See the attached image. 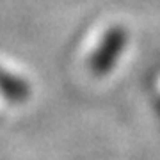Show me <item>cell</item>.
Segmentation results:
<instances>
[{"mask_svg":"<svg viewBox=\"0 0 160 160\" xmlns=\"http://www.w3.org/2000/svg\"><path fill=\"white\" fill-rule=\"evenodd\" d=\"M126 45V32L121 27H112L107 30L100 41L96 52L89 59V66L96 75L109 73L110 69L116 66V61L123 53V48Z\"/></svg>","mask_w":160,"mask_h":160,"instance_id":"6da1fadb","label":"cell"},{"mask_svg":"<svg viewBox=\"0 0 160 160\" xmlns=\"http://www.w3.org/2000/svg\"><path fill=\"white\" fill-rule=\"evenodd\" d=\"M0 91L6 98L12 102H23L29 98V84L25 80L18 78L16 75L9 73L0 68Z\"/></svg>","mask_w":160,"mask_h":160,"instance_id":"7a4b0ae2","label":"cell"}]
</instances>
